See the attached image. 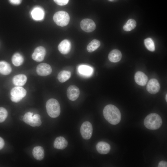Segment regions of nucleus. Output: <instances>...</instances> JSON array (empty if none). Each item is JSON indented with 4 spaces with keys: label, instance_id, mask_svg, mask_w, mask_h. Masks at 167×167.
Listing matches in <instances>:
<instances>
[{
    "label": "nucleus",
    "instance_id": "obj_7",
    "mask_svg": "<svg viewBox=\"0 0 167 167\" xmlns=\"http://www.w3.org/2000/svg\"><path fill=\"white\" fill-rule=\"evenodd\" d=\"M92 126L90 122L86 121L82 123L80 127V133L83 139H89L92 136Z\"/></svg>",
    "mask_w": 167,
    "mask_h": 167
},
{
    "label": "nucleus",
    "instance_id": "obj_23",
    "mask_svg": "<svg viewBox=\"0 0 167 167\" xmlns=\"http://www.w3.org/2000/svg\"><path fill=\"white\" fill-rule=\"evenodd\" d=\"M12 62L15 66H19L23 63L24 59L23 56L20 53H16L13 54L12 57Z\"/></svg>",
    "mask_w": 167,
    "mask_h": 167
},
{
    "label": "nucleus",
    "instance_id": "obj_17",
    "mask_svg": "<svg viewBox=\"0 0 167 167\" xmlns=\"http://www.w3.org/2000/svg\"><path fill=\"white\" fill-rule=\"evenodd\" d=\"M68 145L67 141L62 136L57 137L54 143V147L58 149H63L65 148Z\"/></svg>",
    "mask_w": 167,
    "mask_h": 167
},
{
    "label": "nucleus",
    "instance_id": "obj_31",
    "mask_svg": "<svg viewBox=\"0 0 167 167\" xmlns=\"http://www.w3.org/2000/svg\"><path fill=\"white\" fill-rule=\"evenodd\" d=\"M158 167H167V162L165 161H161L159 163Z\"/></svg>",
    "mask_w": 167,
    "mask_h": 167
},
{
    "label": "nucleus",
    "instance_id": "obj_11",
    "mask_svg": "<svg viewBox=\"0 0 167 167\" xmlns=\"http://www.w3.org/2000/svg\"><path fill=\"white\" fill-rule=\"evenodd\" d=\"M146 88L147 91L150 93L155 94L159 91L160 86L157 79H152L149 81L147 85Z\"/></svg>",
    "mask_w": 167,
    "mask_h": 167
},
{
    "label": "nucleus",
    "instance_id": "obj_30",
    "mask_svg": "<svg viewBox=\"0 0 167 167\" xmlns=\"http://www.w3.org/2000/svg\"><path fill=\"white\" fill-rule=\"evenodd\" d=\"M10 2L14 5H18L20 4L22 0H9Z\"/></svg>",
    "mask_w": 167,
    "mask_h": 167
},
{
    "label": "nucleus",
    "instance_id": "obj_3",
    "mask_svg": "<svg viewBox=\"0 0 167 167\" xmlns=\"http://www.w3.org/2000/svg\"><path fill=\"white\" fill-rule=\"evenodd\" d=\"M46 107L47 113L51 118H56L59 115L60 106L56 99L51 98L48 100L46 103Z\"/></svg>",
    "mask_w": 167,
    "mask_h": 167
},
{
    "label": "nucleus",
    "instance_id": "obj_5",
    "mask_svg": "<svg viewBox=\"0 0 167 167\" xmlns=\"http://www.w3.org/2000/svg\"><path fill=\"white\" fill-rule=\"evenodd\" d=\"M33 113L28 112L23 117L24 121L26 123L33 127L39 126L41 124L40 115L35 114L33 116Z\"/></svg>",
    "mask_w": 167,
    "mask_h": 167
},
{
    "label": "nucleus",
    "instance_id": "obj_22",
    "mask_svg": "<svg viewBox=\"0 0 167 167\" xmlns=\"http://www.w3.org/2000/svg\"><path fill=\"white\" fill-rule=\"evenodd\" d=\"M12 71L10 64L5 61H0V74L7 75L9 74Z\"/></svg>",
    "mask_w": 167,
    "mask_h": 167
},
{
    "label": "nucleus",
    "instance_id": "obj_1",
    "mask_svg": "<svg viewBox=\"0 0 167 167\" xmlns=\"http://www.w3.org/2000/svg\"><path fill=\"white\" fill-rule=\"evenodd\" d=\"M103 114L105 119L111 124H117L120 121V111L113 105L109 104L106 105L103 109Z\"/></svg>",
    "mask_w": 167,
    "mask_h": 167
},
{
    "label": "nucleus",
    "instance_id": "obj_25",
    "mask_svg": "<svg viewBox=\"0 0 167 167\" xmlns=\"http://www.w3.org/2000/svg\"><path fill=\"white\" fill-rule=\"evenodd\" d=\"M100 41L96 39H94L88 45L87 49L90 53L93 52L97 49L100 46Z\"/></svg>",
    "mask_w": 167,
    "mask_h": 167
},
{
    "label": "nucleus",
    "instance_id": "obj_24",
    "mask_svg": "<svg viewBox=\"0 0 167 167\" xmlns=\"http://www.w3.org/2000/svg\"><path fill=\"white\" fill-rule=\"evenodd\" d=\"M71 76V73L68 71L63 70L61 71L58 75V79L61 83H63L69 79Z\"/></svg>",
    "mask_w": 167,
    "mask_h": 167
},
{
    "label": "nucleus",
    "instance_id": "obj_8",
    "mask_svg": "<svg viewBox=\"0 0 167 167\" xmlns=\"http://www.w3.org/2000/svg\"><path fill=\"white\" fill-rule=\"evenodd\" d=\"M80 26L83 31L87 32L93 31L96 28L94 22L89 19H85L82 20L80 23Z\"/></svg>",
    "mask_w": 167,
    "mask_h": 167
},
{
    "label": "nucleus",
    "instance_id": "obj_13",
    "mask_svg": "<svg viewBox=\"0 0 167 167\" xmlns=\"http://www.w3.org/2000/svg\"><path fill=\"white\" fill-rule=\"evenodd\" d=\"M31 14L33 19L37 21L43 19L45 15L44 10L39 6H36L31 11Z\"/></svg>",
    "mask_w": 167,
    "mask_h": 167
},
{
    "label": "nucleus",
    "instance_id": "obj_33",
    "mask_svg": "<svg viewBox=\"0 0 167 167\" xmlns=\"http://www.w3.org/2000/svg\"><path fill=\"white\" fill-rule=\"evenodd\" d=\"M165 100L166 101H167V94H166L165 96Z\"/></svg>",
    "mask_w": 167,
    "mask_h": 167
},
{
    "label": "nucleus",
    "instance_id": "obj_18",
    "mask_svg": "<svg viewBox=\"0 0 167 167\" xmlns=\"http://www.w3.org/2000/svg\"><path fill=\"white\" fill-rule=\"evenodd\" d=\"M32 154L34 157L38 161L42 160L44 157V149L40 146L35 147L32 150Z\"/></svg>",
    "mask_w": 167,
    "mask_h": 167
},
{
    "label": "nucleus",
    "instance_id": "obj_29",
    "mask_svg": "<svg viewBox=\"0 0 167 167\" xmlns=\"http://www.w3.org/2000/svg\"><path fill=\"white\" fill-rule=\"evenodd\" d=\"M54 2L60 6H64L67 4L69 0H54Z\"/></svg>",
    "mask_w": 167,
    "mask_h": 167
},
{
    "label": "nucleus",
    "instance_id": "obj_10",
    "mask_svg": "<svg viewBox=\"0 0 167 167\" xmlns=\"http://www.w3.org/2000/svg\"><path fill=\"white\" fill-rule=\"evenodd\" d=\"M51 66L46 63H41L39 64L36 68V72L39 75L45 76L50 74L52 72Z\"/></svg>",
    "mask_w": 167,
    "mask_h": 167
},
{
    "label": "nucleus",
    "instance_id": "obj_20",
    "mask_svg": "<svg viewBox=\"0 0 167 167\" xmlns=\"http://www.w3.org/2000/svg\"><path fill=\"white\" fill-rule=\"evenodd\" d=\"M27 80L26 76L24 74H19L14 77L12 79L13 84L18 86L24 85Z\"/></svg>",
    "mask_w": 167,
    "mask_h": 167
},
{
    "label": "nucleus",
    "instance_id": "obj_27",
    "mask_svg": "<svg viewBox=\"0 0 167 167\" xmlns=\"http://www.w3.org/2000/svg\"><path fill=\"white\" fill-rule=\"evenodd\" d=\"M144 43L147 49L149 51L153 52L155 50V46L153 41L150 38H148L144 40Z\"/></svg>",
    "mask_w": 167,
    "mask_h": 167
},
{
    "label": "nucleus",
    "instance_id": "obj_26",
    "mask_svg": "<svg viewBox=\"0 0 167 167\" xmlns=\"http://www.w3.org/2000/svg\"><path fill=\"white\" fill-rule=\"evenodd\" d=\"M136 25V22L134 19H130L123 27V30L126 31H130L134 29Z\"/></svg>",
    "mask_w": 167,
    "mask_h": 167
},
{
    "label": "nucleus",
    "instance_id": "obj_6",
    "mask_svg": "<svg viewBox=\"0 0 167 167\" xmlns=\"http://www.w3.org/2000/svg\"><path fill=\"white\" fill-rule=\"evenodd\" d=\"M26 90L21 86H16L14 87L11 91V101L17 103L20 101L26 95Z\"/></svg>",
    "mask_w": 167,
    "mask_h": 167
},
{
    "label": "nucleus",
    "instance_id": "obj_4",
    "mask_svg": "<svg viewBox=\"0 0 167 167\" xmlns=\"http://www.w3.org/2000/svg\"><path fill=\"white\" fill-rule=\"evenodd\" d=\"M53 19L58 25L63 27L68 24L70 21V16L67 12L59 11L55 13L53 16Z\"/></svg>",
    "mask_w": 167,
    "mask_h": 167
},
{
    "label": "nucleus",
    "instance_id": "obj_12",
    "mask_svg": "<svg viewBox=\"0 0 167 167\" xmlns=\"http://www.w3.org/2000/svg\"><path fill=\"white\" fill-rule=\"evenodd\" d=\"M79 90L78 88L74 85L69 86L67 90V97L71 101L76 100L79 96Z\"/></svg>",
    "mask_w": 167,
    "mask_h": 167
},
{
    "label": "nucleus",
    "instance_id": "obj_32",
    "mask_svg": "<svg viewBox=\"0 0 167 167\" xmlns=\"http://www.w3.org/2000/svg\"><path fill=\"white\" fill-rule=\"evenodd\" d=\"M4 144L5 142L4 140L0 137V150L4 147Z\"/></svg>",
    "mask_w": 167,
    "mask_h": 167
},
{
    "label": "nucleus",
    "instance_id": "obj_16",
    "mask_svg": "<svg viewBox=\"0 0 167 167\" xmlns=\"http://www.w3.org/2000/svg\"><path fill=\"white\" fill-rule=\"evenodd\" d=\"M96 149L100 154H106L108 153L110 149V146L108 143L100 141L97 144L96 146Z\"/></svg>",
    "mask_w": 167,
    "mask_h": 167
},
{
    "label": "nucleus",
    "instance_id": "obj_34",
    "mask_svg": "<svg viewBox=\"0 0 167 167\" xmlns=\"http://www.w3.org/2000/svg\"><path fill=\"white\" fill-rule=\"evenodd\" d=\"M109 0L110 1H113V0Z\"/></svg>",
    "mask_w": 167,
    "mask_h": 167
},
{
    "label": "nucleus",
    "instance_id": "obj_19",
    "mask_svg": "<svg viewBox=\"0 0 167 167\" xmlns=\"http://www.w3.org/2000/svg\"><path fill=\"white\" fill-rule=\"evenodd\" d=\"M122 56V54L119 50L114 49L109 52L108 55V58L110 62H116L120 60Z\"/></svg>",
    "mask_w": 167,
    "mask_h": 167
},
{
    "label": "nucleus",
    "instance_id": "obj_28",
    "mask_svg": "<svg viewBox=\"0 0 167 167\" xmlns=\"http://www.w3.org/2000/svg\"><path fill=\"white\" fill-rule=\"evenodd\" d=\"M8 115L7 110L4 108L0 107V123L4 122L6 118Z\"/></svg>",
    "mask_w": 167,
    "mask_h": 167
},
{
    "label": "nucleus",
    "instance_id": "obj_15",
    "mask_svg": "<svg viewBox=\"0 0 167 167\" xmlns=\"http://www.w3.org/2000/svg\"><path fill=\"white\" fill-rule=\"evenodd\" d=\"M134 78L136 83L138 84L141 86H145L148 80L147 75L141 71L136 72Z\"/></svg>",
    "mask_w": 167,
    "mask_h": 167
},
{
    "label": "nucleus",
    "instance_id": "obj_14",
    "mask_svg": "<svg viewBox=\"0 0 167 167\" xmlns=\"http://www.w3.org/2000/svg\"><path fill=\"white\" fill-rule=\"evenodd\" d=\"M58 49L62 54H68L71 48V44L70 41L65 39L62 41L58 47Z\"/></svg>",
    "mask_w": 167,
    "mask_h": 167
},
{
    "label": "nucleus",
    "instance_id": "obj_2",
    "mask_svg": "<svg viewBox=\"0 0 167 167\" xmlns=\"http://www.w3.org/2000/svg\"><path fill=\"white\" fill-rule=\"evenodd\" d=\"M162 120L159 115L152 113L147 115L144 121L145 126L150 130H156L159 128L162 124Z\"/></svg>",
    "mask_w": 167,
    "mask_h": 167
},
{
    "label": "nucleus",
    "instance_id": "obj_21",
    "mask_svg": "<svg viewBox=\"0 0 167 167\" xmlns=\"http://www.w3.org/2000/svg\"><path fill=\"white\" fill-rule=\"evenodd\" d=\"M78 71L80 74L85 76L91 75L93 72V68L86 65L79 66L78 68Z\"/></svg>",
    "mask_w": 167,
    "mask_h": 167
},
{
    "label": "nucleus",
    "instance_id": "obj_9",
    "mask_svg": "<svg viewBox=\"0 0 167 167\" xmlns=\"http://www.w3.org/2000/svg\"><path fill=\"white\" fill-rule=\"evenodd\" d=\"M46 50L42 46L36 48L32 54V58L35 61L41 62L44 59L46 54Z\"/></svg>",
    "mask_w": 167,
    "mask_h": 167
}]
</instances>
